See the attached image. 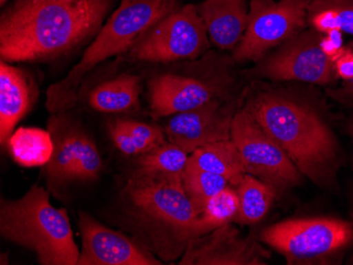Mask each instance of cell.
<instances>
[{"instance_id":"2e32d148","label":"cell","mask_w":353,"mask_h":265,"mask_svg":"<svg viewBox=\"0 0 353 265\" xmlns=\"http://www.w3.org/2000/svg\"><path fill=\"white\" fill-rule=\"evenodd\" d=\"M197 9L214 45L223 50L237 47L249 21L247 0H204Z\"/></svg>"},{"instance_id":"52a82bcc","label":"cell","mask_w":353,"mask_h":265,"mask_svg":"<svg viewBox=\"0 0 353 265\" xmlns=\"http://www.w3.org/2000/svg\"><path fill=\"white\" fill-rule=\"evenodd\" d=\"M231 140L243 160L245 173L267 182L276 191L294 187L301 182V171L247 108L234 114Z\"/></svg>"},{"instance_id":"ba28073f","label":"cell","mask_w":353,"mask_h":265,"mask_svg":"<svg viewBox=\"0 0 353 265\" xmlns=\"http://www.w3.org/2000/svg\"><path fill=\"white\" fill-rule=\"evenodd\" d=\"M210 47V37L196 6L174 10L143 35L130 51L134 59L172 63L200 56Z\"/></svg>"},{"instance_id":"f1b7e54d","label":"cell","mask_w":353,"mask_h":265,"mask_svg":"<svg viewBox=\"0 0 353 265\" xmlns=\"http://www.w3.org/2000/svg\"><path fill=\"white\" fill-rule=\"evenodd\" d=\"M336 76L345 82L353 80V45L344 47L342 53L334 61Z\"/></svg>"},{"instance_id":"5bb4252c","label":"cell","mask_w":353,"mask_h":265,"mask_svg":"<svg viewBox=\"0 0 353 265\" xmlns=\"http://www.w3.org/2000/svg\"><path fill=\"white\" fill-rule=\"evenodd\" d=\"M220 96L219 86L181 75L166 73L150 83V108L157 118L190 112Z\"/></svg>"},{"instance_id":"7a4b0ae2","label":"cell","mask_w":353,"mask_h":265,"mask_svg":"<svg viewBox=\"0 0 353 265\" xmlns=\"http://www.w3.org/2000/svg\"><path fill=\"white\" fill-rule=\"evenodd\" d=\"M116 224L162 261L183 256L197 238L199 215L188 199L182 176L132 171L112 211Z\"/></svg>"},{"instance_id":"d4e9b609","label":"cell","mask_w":353,"mask_h":265,"mask_svg":"<svg viewBox=\"0 0 353 265\" xmlns=\"http://www.w3.org/2000/svg\"><path fill=\"white\" fill-rule=\"evenodd\" d=\"M239 209V198L235 189L228 186L212 197L199 215L196 235L197 238L215 231L222 225L235 220Z\"/></svg>"},{"instance_id":"ffe728a7","label":"cell","mask_w":353,"mask_h":265,"mask_svg":"<svg viewBox=\"0 0 353 265\" xmlns=\"http://www.w3.org/2000/svg\"><path fill=\"white\" fill-rule=\"evenodd\" d=\"M108 132L117 149L128 157H138L166 142L160 128L137 120L119 118L109 123Z\"/></svg>"},{"instance_id":"4316f807","label":"cell","mask_w":353,"mask_h":265,"mask_svg":"<svg viewBox=\"0 0 353 265\" xmlns=\"http://www.w3.org/2000/svg\"><path fill=\"white\" fill-rule=\"evenodd\" d=\"M102 169L103 160L98 146L90 134L82 129L77 144L72 181H95L100 177Z\"/></svg>"},{"instance_id":"4dcf8cb0","label":"cell","mask_w":353,"mask_h":265,"mask_svg":"<svg viewBox=\"0 0 353 265\" xmlns=\"http://www.w3.org/2000/svg\"><path fill=\"white\" fill-rule=\"evenodd\" d=\"M350 132H351V136H352V138H353V125H352V126H351Z\"/></svg>"},{"instance_id":"8fae6325","label":"cell","mask_w":353,"mask_h":265,"mask_svg":"<svg viewBox=\"0 0 353 265\" xmlns=\"http://www.w3.org/2000/svg\"><path fill=\"white\" fill-rule=\"evenodd\" d=\"M79 227L82 252L77 265L162 264L130 235L102 224L85 211L79 213Z\"/></svg>"},{"instance_id":"cb8c5ba5","label":"cell","mask_w":353,"mask_h":265,"mask_svg":"<svg viewBox=\"0 0 353 265\" xmlns=\"http://www.w3.org/2000/svg\"><path fill=\"white\" fill-rule=\"evenodd\" d=\"M188 159L190 154L188 152L166 141L154 149L138 156L134 171L145 175L178 177L183 175Z\"/></svg>"},{"instance_id":"7c38bea8","label":"cell","mask_w":353,"mask_h":265,"mask_svg":"<svg viewBox=\"0 0 353 265\" xmlns=\"http://www.w3.org/2000/svg\"><path fill=\"white\" fill-rule=\"evenodd\" d=\"M235 114L223 106L220 98H215L190 112L170 116L164 132L168 142L190 154L208 144L230 140Z\"/></svg>"},{"instance_id":"f546056e","label":"cell","mask_w":353,"mask_h":265,"mask_svg":"<svg viewBox=\"0 0 353 265\" xmlns=\"http://www.w3.org/2000/svg\"><path fill=\"white\" fill-rule=\"evenodd\" d=\"M333 96L341 100H353V80L345 82L338 90L332 91Z\"/></svg>"},{"instance_id":"277c9868","label":"cell","mask_w":353,"mask_h":265,"mask_svg":"<svg viewBox=\"0 0 353 265\" xmlns=\"http://www.w3.org/2000/svg\"><path fill=\"white\" fill-rule=\"evenodd\" d=\"M176 0H123L81 61L66 76L48 88V112L54 114L73 108L86 75L103 61L132 50L143 35L176 10Z\"/></svg>"},{"instance_id":"5b68a950","label":"cell","mask_w":353,"mask_h":265,"mask_svg":"<svg viewBox=\"0 0 353 265\" xmlns=\"http://www.w3.org/2000/svg\"><path fill=\"white\" fill-rule=\"evenodd\" d=\"M0 235L34 253L41 265H77L79 246L68 213L50 202V191L32 185L19 199L1 198Z\"/></svg>"},{"instance_id":"603a6c76","label":"cell","mask_w":353,"mask_h":265,"mask_svg":"<svg viewBox=\"0 0 353 265\" xmlns=\"http://www.w3.org/2000/svg\"><path fill=\"white\" fill-rule=\"evenodd\" d=\"M308 19L319 33L341 30L353 35V0H310Z\"/></svg>"},{"instance_id":"83f0119b","label":"cell","mask_w":353,"mask_h":265,"mask_svg":"<svg viewBox=\"0 0 353 265\" xmlns=\"http://www.w3.org/2000/svg\"><path fill=\"white\" fill-rule=\"evenodd\" d=\"M344 33L341 30H331L326 33V36L321 39V49L323 52L330 57L331 61L334 63L335 59H338L339 55L342 53L344 49Z\"/></svg>"},{"instance_id":"44dd1931","label":"cell","mask_w":353,"mask_h":265,"mask_svg":"<svg viewBox=\"0 0 353 265\" xmlns=\"http://www.w3.org/2000/svg\"><path fill=\"white\" fill-rule=\"evenodd\" d=\"M234 186L239 198V209L234 221L253 225L263 220L276 197V189L249 173H245Z\"/></svg>"},{"instance_id":"3957f363","label":"cell","mask_w":353,"mask_h":265,"mask_svg":"<svg viewBox=\"0 0 353 265\" xmlns=\"http://www.w3.org/2000/svg\"><path fill=\"white\" fill-rule=\"evenodd\" d=\"M245 108L276 140L301 175L321 187L332 185L338 171V142L314 110L274 93H261Z\"/></svg>"},{"instance_id":"6da1fadb","label":"cell","mask_w":353,"mask_h":265,"mask_svg":"<svg viewBox=\"0 0 353 265\" xmlns=\"http://www.w3.org/2000/svg\"><path fill=\"white\" fill-rule=\"evenodd\" d=\"M114 0H17L0 19L7 63L50 61L100 32Z\"/></svg>"},{"instance_id":"7402d4cb","label":"cell","mask_w":353,"mask_h":265,"mask_svg":"<svg viewBox=\"0 0 353 265\" xmlns=\"http://www.w3.org/2000/svg\"><path fill=\"white\" fill-rule=\"evenodd\" d=\"M7 148L14 161L23 167H41L50 161L53 141L50 132L35 127H21L13 131Z\"/></svg>"},{"instance_id":"9a60e30c","label":"cell","mask_w":353,"mask_h":265,"mask_svg":"<svg viewBox=\"0 0 353 265\" xmlns=\"http://www.w3.org/2000/svg\"><path fill=\"white\" fill-rule=\"evenodd\" d=\"M35 87L31 77L11 66L7 61L0 63V143L7 144L14 128L30 112L34 103Z\"/></svg>"},{"instance_id":"9c48e42d","label":"cell","mask_w":353,"mask_h":265,"mask_svg":"<svg viewBox=\"0 0 353 265\" xmlns=\"http://www.w3.org/2000/svg\"><path fill=\"white\" fill-rule=\"evenodd\" d=\"M310 0H252L249 21L234 52L235 61H259L270 49L292 39L308 19Z\"/></svg>"},{"instance_id":"ac0fdd59","label":"cell","mask_w":353,"mask_h":265,"mask_svg":"<svg viewBox=\"0 0 353 265\" xmlns=\"http://www.w3.org/2000/svg\"><path fill=\"white\" fill-rule=\"evenodd\" d=\"M140 92V77L122 74L94 87L89 93L88 104L103 114H127L138 110Z\"/></svg>"},{"instance_id":"d6986e66","label":"cell","mask_w":353,"mask_h":265,"mask_svg":"<svg viewBox=\"0 0 353 265\" xmlns=\"http://www.w3.org/2000/svg\"><path fill=\"white\" fill-rule=\"evenodd\" d=\"M188 164L208 173L227 178L232 186L247 173L237 147L231 138L198 148L190 154Z\"/></svg>"},{"instance_id":"484cf974","label":"cell","mask_w":353,"mask_h":265,"mask_svg":"<svg viewBox=\"0 0 353 265\" xmlns=\"http://www.w3.org/2000/svg\"><path fill=\"white\" fill-rule=\"evenodd\" d=\"M182 183L188 199L199 215L208 200L222 189H227L228 186L232 185L227 178L208 173L188 163L182 175Z\"/></svg>"},{"instance_id":"4fadbf2b","label":"cell","mask_w":353,"mask_h":265,"mask_svg":"<svg viewBox=\"0 0 353 265\" xmlns=\"http://www.w3.org/2000/svg\"><path fill=\"white\" fill-rule=\"evenodd\" d=\"M268 253L252 237L243 238L231 223L194 239L180 260L190 265H263Z\"/></svg>"},{"instance_id":"e0dca14e","label":"cell","mask_w":353,"mask_h":265,"mask_svg":"<svg viewBox=\"0 0 353 265\" xmlns=\"http://www.w3.org/2000/svg\"><path fill=\"white\" fill-rule=\"evenodd\" d=\"M82 129V126L67 118L63 112L52 114L48 123V131L52 136L53 153L46 165V173L49 191L55 195L63 186L73 182V167Z\"/></svg>"},{"instance_id":"30bf717a","label":"cell","mask_w":353,"mask_h":265,"mask_svg":"<svg viewBox=\"0 0 353 265\" xmlns=\"http://www.w3.org/2000/svg\"><path fill=\"white\" fill-rule=\"evenodd\" d=\"M319 34L317 31H308L285 41L261 65V74L274 81L331 84L338 76L334 63L321 49Z\"/></svg>"},{"instance_id":"8992f818","label":"cell","mask_w":353,"mask_h":265,"mask_svg":"<svg viewBox=\"0 0 353 265\" xmlns=\"http://www.w3.org/2000/svg\"><path fill=\"white\" fill-rule=\"evenodd\" d=\"M352 239L350 223L332 218L283 221L261 233V240L290 263L310 262L332 256Z\"/></svg>"},{"instance_id":"1f68e13d","label":"cell","mask_w":353,"mask_h":265,"mask_svg":"<svg viewBox=\"0 0 353 265\" xmlns=\"http://www.w3.org/2000/svg\"><path fill=\"white\" fill-rule=\"evenodd\" d=\"M6 1H8V0H0V3H1V5H3V3H6Z\"/></svg>"}]
</instances>
